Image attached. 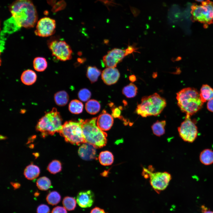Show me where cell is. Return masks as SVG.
I'll return each instance as SVG.
<instances>
[{
    "label": "cell",
    "instance_id": "obj_1",
    "mask_svg": "<svg viewBox=\"0 0 213 213\" xmlns=\"http://www.w3.org/2000/svg\"><path fill=\"white\" fill-rule=\"evenodd\" d=\"M9 10L12 16L9 20L15 30L33 27L36 23L37 13L31 0H16L10 6Z\"/></svg>",
    "mask_w": 213,
    "mask_h": 213
},
{
    "label": "cell",
    "instance_id": "obj_2",
    "mask_svg": "<svg viewBox=\"0 0 213 213\" xmlns=\"http://www.w3.org/2000/svg\"><path fill=\"white\" fill-rule=\"evenodd\" d=\"M176 99L181 111L190 116L200 110L204 104L199 93L193 88H186L181 90L176 93Z\"/></svg>",
    "mask_w": 213,
    "mask_h": 213
},
{
    "label": "cell",
    "instance_id": "obj_3",
    "mask_svg": "<svg viewBox=\"0 0 213 213\" xmlns=\"http://www.w3.org/2000/svg\"><path fill=\"white\" fill-rule=\"evenodd\" d=\"M97 117L84 120L81 119V126L85 142L96 148L105 146L107 143V134L96 125Z\"/></svg>",
    "mask_w": 213,
    "mask_h": 213
},
{
    "label": "cell",
    "instance_id": "obj_4",
    "mask_svg": "<svg viewBox=\"0 0 213 213\" xmlns=\"http://www.w3.org/2000/svg\"><path fill=\"white\" fill-rule=\"evenodd\" d=\"M166 105L165 100L157 93L142 98L141 102L137 106L135 112L143 117L157 116Z\"/></svg>",
    "mask_w": 213,
    "mask_h": 213
},
{
    "label": "cell",
    "instance_id": "obj_5",
    "mask_svg": "<svg viewBox=\"0 0 213 213\" xmlns=\"http://www.w3.org/2000/svg\"><path fill=\"white\" fill-rule=\"evenodd\" d=\"M62 119L56 108L46 113L39 119L36 126V130L41 133L43 137L48 135H53L56 133H59L62 125Z\"/></svg>",
    "mask_w": 213,
    "mask_h": 213
},
{
    "label": "cell",
    "instance_id": "obj_6",
    "mask_svg": "<svg viewBox=\"0 0 213 213\" xmlns=\"http://www.w3.org/2000/svg\"><path fill=\"white\" fill-rule=\"evenodd\" d=\"M65 141L77 145L85 143L81 126V119L78 122L66 121L59 133Z\"/></svg>",
    "mask_w": 213,
    "mask_h": 213
},
{
    "label": "cell",
    "instance_id": "obj_7",
    "mask_svg": "<svg viewBox=\"0 0 213 213\" xmlns=\"http://www.w3.org/2000/svg\"><path fill=\"white\" fill-rule=\"evenodd\" d=\"M191 19L204 24V27L213 23V2L206 0L198 5L194 4L191 7Z\"/></svg>",
    "mask_w": 213,
    "mask_h": 213
},
{
    "label": "cell",
    "instance_id": "obj_8",
    "mask_svg": "<svg viewBox=\"0 0 213 213\" xmlns=\"http://www.w3.org/2000/svg\"><path fill=\"white\" fill-rule=\"evenodd\" d=\"M151 166L147 168H143L142 175L145 178H150V183L153 189L158 193L165 190L172 179L171 174L167 172H154Z\"/></svg>",
    "mask_w": 213,
    "mask_h": 213
},
{
    "label": "cell",
    "instance_id": "obj_9",
    "mask_svg": "<svg viewBox=\"0 0 213 213\" xmlns=\"http://www.w3.org/2000/svg\"><path fill=\"white\" fill-rule=\"evenodd\" d=\"M48 45L52 56L55 57L57 59L65 61L72 58V50L65 41L53 39L50 41Z\"/></svg>",
    "mask_w": 213,
    "mask_h": 213
},
{
    "label": "cell",
    "instance_id": "obj_10",
    "mask_svg": "<svg viewBox=\"0 0 213 213\" xmlns=\"http://www.w3.org/2000/svg\"><path fill=\"white\" fill-rule=\"evenodd\" d=\"M190 115H186L185 120L178 128L180 137L185 142L192 143L196 139L198 134L197 127L192 121Z\"/></svg>",
    "mask_w": 213,
    "mask_h": 213
},
{
    "label": "cell",
    "instance_id": "obj_11",
    "mask_svg": "<svg viewBox=\"0 0 213 213\" xmlns=\"http://www.w3.org/2000/svg\"><path fill=\"white\" fill-rule=\"evenodd\" d=\"M55 21L50 17H45L38 22L34 33L41 37H47L54 34L55 31Z\"/></svg>",
    "mask_w": 213,
    "mask_h": 213
},
{
    "label": "cell",
    "instance_id": "obj_12",
    "mask_svg": "<svg viewBox=\"0 0 213 213\" xmlns=\"http://www.w3.org/2000/svg\"><path fill=\"white\" fill-rule=\"evenodd\" d=\"M125 56V50L115 48L103 57V62L106 67H116Z\"/></svg>",
    "mask_w": 213,
    "mask_h": 213
},
{
    "label": "cell",
    "instance_id": "obj_13",
    "mask_svg": "<svg viewBox=\"0 0 213 213\" xmlns=\"http://www.w3.org/2000/svg\"><path fill=\"white\" fill-rule=\"evenodd\" d=\"M120 73L115 67H106L101 73V78L105 83L110 85L116 83L120 77Z\"/></svg>",
    "mask_w": 213,
    "mask_h": 213
},
{
    "label": "cell",
    "instance_id": "obj_14",
    "mask_svg": "<svg viewBox=\"0 0 213 213\" xmlns=\"http://www.w3.org/2000/svg\"><path fill=\"white\" fill-rule=\"evenodd\" d=\"M94 193L91 190L82 191L78 194L76 201L80 206L82 208H87L91 206L94 202Z\"/></svg>",
    "mask_w": 213,
    "mask_h": 213
},
{
    "label": "cell",
    "instance_id": "obj_15",
    "mask_svg": "<svg viewBox=\"0 0 213 213\" xmlns=\"http://www.w3.org/2000/svg\"><path fill=\"white\" fill-rule=\"evenodd\" d=\"M96 148L91 144L88 143L82 144L79 148L78 154L83 159L90 160L96 158Z\"/></svg>",
    "mask_w": 213,
    "mask_h": 213
},
{
    "label": "cell",
    "instance_id": "obj_16",
    "mask_svg": "<svg viewBox=\"0 0 213 213\" xmlns=\"http://www.w3.org/2000/svg\"><path fill=\"white\" fill-rule=\"evenodd\" d=\"M113 121L112 117L106 112L104 111L97 118L96 124L102 130L107 131L111 128Z\"/></svg>",
    "mask_w": 213,
    "mask_h": 213
},
{
    "label": "cell",
    "instance_id": "obj_17",
    "mask_svg": "<svg viewBox=\"0 0 213 213\" xmlns=\"http://www.w3.org/2000/svg\"><path fill=\"white\" fill-rule=\"evenodd\" d=\"M199 160L203 164L208 166L213 164V151L207 148L202 150L199 155Z\"/></svg>",
    "mask_w": 213,
    "mask_h": 213
},
{
    "label": "cell",
    "instance_id": "obj_18",
    "mask_svg": "<svg viewBox=\"0 0 213 213\" xmlns=\"http://www.w3.org/2000/svg\"><path fill=\"white\" fill-rule=\"evenodd\" d=\"M37 78V75L34 71L28 69L22 72L20 79L22 82L24 84L30 85L35 82Z\"/></svg>",
    "mask_w": 213,
    "mask_h": 213
},
{
    "label": "cell",
    "instance_id": "obj_19",
    "mask_svg": "<svg viewBox=\"0 0 213 213\" xmlns=\"http://www.w3.org/2000/svg\"><path fill=\"white\" fill-rule=\"evenodd\" d=\"M40 173V170L37 166L31 164L27 166L25 169L24 174L28 179L33 180L37 178Z\"/></svg>",
    "mask_w": 213,
    "mask_h": 213
},
{
    "label": "cell",
    "instance_id": "obj_20",
    "mask_svg": "<svg viewBox=\"0 0 213 213\" xmlns=\"http://www.w3.org/2000/svg\"><path fill=\"white\" fill-rule=\"evenodd\" d=\"M199 95L204 103L208 101L213 98V89L207 84H204L201 88Z\"/></svg>",
    "mask_w": 213,
    "mask_h": 213
},
{
    "label": "cell",
    "instance_id": "obj_21",
    "mask_svg": "<svg viewBox=\"0 0 213 213\" xmlns=\"http://www.w3.org/2000/svg\"><path fill=\"white\" fill-rule=\"evenodd\" d=\"M99 159L101 165L109 166L113 163L114 159V156L112 153L109 151H103L100 153Z\"/></svg>",
    "mask_w": 213,
    "mask_h": 213
},
{
    "label": "cell",
    "instance_id": "obj_22",
    "mask_svg": "<svg viewBox=\"0 0 213 213\" xmlns=\"http://www.w3.org/2000/svg\"><path fill=\"white\" fill-rule=\"evenodd\" d=\"M54 99L57 105L59 106H63L67 103L69 97L66 92L62 91L55 93L54 96Z\"/></svg>",
    "mask_w": 213,
    "mask_h": 213
},
{
    "label": "cell",
    "instance_id": "obj_23",
    "mask_svg": "<svg viewBox=\"0 0 213 213\" xmlns=\"http://www.w3.org/2000/svg\"><path fill=\"white\" fill-rule=\"evenodd\" d=\"M100 105L97 101L91 99L86 103L85 108L87 112L91 114H95L98 113L100 109Z\"/></svg>",
    "mask_w": 213,
    "mask_h": 213
},
{
    "label": "cell",
    "instance_id": "obj_24",
    "mask_svg": "<svg viewBox=\"0 0 213 213\" xmlns=\"http://www.w3.org/2000/svg\"><path fill=\"white\" fill-rule=\"evenodd\" d=\"M33 65L36 71L41 72L44 71L47 67V62L46 59L42 57H35L33 60Z\"/></svg>",
    "mask_w": 213,
    "mask_h": 213
},
{
    "label": "cell",
    "instance_id": "obj_25",
    "mask_svg": "<svg viewBox=\"0 0 213 213\" xmlns=\"http://www.w3.org/2000/svg\"><path fill=\"white\" fill-rule=\"evenodd\" d=\"M101 73L100 70L95 66H89L87 69L86 75L91 83L97 81Z\"/></svg>",
    "mask_w": 213,
    "mask_h": 213
},
{
    "label": "cell",
    "instance_id": "obj_26",
    "mask_svg": "<svg viewBox=\"0 0 213 213\" xmlns=\"http://www.w3.org/2000/svg\"><path fill=\"white\" fill-rule=\"evenodd\" d=\"M166 121H157L151 126V129L154 135L157 136H160L165 133L164 127L166 125Z\"/></svg>",
    "mask_w": 213,
    "mask_h": 213
},
{
    "label": "cell",
    "instance_id": "obj_27",
    "mask_svg": "<svg viewBox=\"0 0 213 213\" xmlns=\"http://www.w3.org/2000/svg\"><path fill=\"white\" fill-rule=\"evenodd\" d=\"M83 106V104L81 102L77 99L73 100L69 104V109L72 113L79 114L82 112Z\"/></svg>",
    "mask_w": 213,
    "mask_h": 213
},
{
    "label": "cell",
    "instance_id": "obj_28",
    "mask_svg": "<svg viewBox=\"0 0 213 213\" xmlns=\"http://www.w3.org/2000/svg\"><path fill=\"white\" fill-rule=\"evenodd\" d=\"M137 90V86L134 84L131 83L124 87L122 93L127 98H131L136 96Z\"/></svg>",
    "mask_w": 213,
    "mask_h": 213
},
{
    "label": "cell",
    "instance_id": "obj_29",
    "mask_svg": "<svg viewBox=\"0 0 213 213\" xmlns=\"http://www.w3.org/2000/svg\"><path fill=\"white\" fill-rule=\"evenodd\" d=\"M36 183L38 188L42 191L48 190L51 186L50 180L48 178L45 176L42 177L38 179Z\"/></svg>",
    "mask_w": 213,
    "mask_h": 213
},
{
    "label": "cell",
    "instance_id": "obj_30",
    "mask_svg": "<svg viewBox=\"0 0 213 213\" xmlns=\"http://www.w3.org/2000/svg\"><path fill=\"white\" fill-rule=\"evenodd\" d=\"M61 196L57 192L54 191L50 192L47 195L46 200L50 204L56 205L60 201Z\"/></svg>",
    "mask_w": 213,
    "mask_h": 213
},
{
    "label": "cell",
    "instance_id": "obj_31",
    "mask_svg": "<svg viewBox=\"0 0 213 213\" xmlns=\"http://www.w3.org/2000/svg\"><path fill=\"white\" fill-rule=\"evenodd\" d=\"M77 203L75 199L72 197H65L62 201L64 207L68 211H72L75 209Z\"/></svg>",
    "mask_w": 213,
    "mask_h": 213
},
{
    "label": "cell",
    "instance_id": "obj_32",
    "mask_svg": "<svg viewBox=\"0 0 213 213\" xmlns=\"http://www.w3.org/2000/svg\"><path fill=\"white\" fill-rule=\"evenodd\" d=\"M62 167L60 162L57 160H54L51 162L47 167V170L51 173L55 174L60 172Z\"/></svg>",
    "mask_w": 213,
    "mask_h": 213
},
{
    "label": "cell",
    "instance_id": "obj_33",
    "mask_svg": "<svg viewBox=\"0 0 213 213\" xmlns=\"http://www.w3.org/2000/svg\"><path fill=\"white\" fill-rule=\"evenodd\" d=\"M78 97L81 101L85 102L90 98L91 96V92L86 88L81 89L78 93Z\"/></svg>",
    "mask_w": 213,
    "mask_h": 213
},
{
    "label": "cell",
    "instance_id": "obj_34",
    "mask_svg": "<svg viewBox=\"0 0 213 213\" xmlns=\"http://www.w3.org/2000/svg\"><path fill=\"white\" fill-rule=\"evenodd\" d=\"M50 209L47 205L41 204L39 205L37 209V213H49Z\"/></svg>",
    "mask_w": 213,
    "mask_h": 213
},
{
    "label": "cell",
    "instance_id": "obj_35",
    "mask_svg": "<svg viewBox=\"0 0 213 213\" xmlns=\"http://www.w3.org/2000/svg\"><path fill=\"white\" fill-rule=\"evenodd\" d=\"M51 213H67V209L64 207L57 206L54 208Z\"/></svg>",
    "mask_w": 213,
    "mask_h": 213
},
{
    "label": "cell",
    "instance_id": "obj_36",
    "mask_svg": "<svg viewBox=\"0 0 213 213\" xmlns=\"http://www.w3.org/2000/svg\"><path fill=\"white\" fill-rule=\"evenodd\" d=\"M130 8L131 12L134 17L138 16L140 14V10L137 8L130 6Z\"/></svg>",
    "mask_w": 213,
    "mask_h": 213
},
{
    "label": "cell",
    "instance_id": "obj_37",
    "mask_svg": "<svg viewBox=\"0 0 213 213\" xmlns=\"http://www.w3.org/2000/svg\"><path fill=\"white\" fill-rule=\"evenodd\" d=\"M121 114V111L117 108L113 109L112 110V115L114 117H118Z\"/></svg>",
    "mask_w": 213,
    "mask_h": 213
},
{
    "label": "cell",
    "instance_id": "obj_38",
    "mask_svg": "<svg viewBox=\"0 0 213 213\" xmlns=\"http://www.w3.org/2000/svg\"><path fill=\"white\" fill-rule=\"evenodd\" d=\"M136 49H135V47L133 46H129L125 50L126 56L135 51Z\"/></svg>",
    "mask_w": 213,
    "mask_h": 213
},
{
    "label": "cell",
    "instance_id": "obj_39",
    "mask_svg": "<svg viewBox=\"0 0 213 213\" xmlns=\"http://www.w3.org/2000/svg\"><path fill=\"white\" fill-rule=\"evenodd\" d=\"M207 108L209 111L213 112V98L208 101Z\"/></svg>",
    "mask_w": 213,
    "mask_h": 213
},
{
    "label": "cell",
    "instance_id": "obj_40",
    "mask_svg": "<svg viewBox=\"0 0 213 213\" xmlns=\"http://www.w3.org/2000/svg\"><path fill=\"white\" fill-rule=\"evenodd\" d=\"M90 213H106L104 210L98 207H95L91 210Z\"/></svg>",
    "mask_w": 213,
    "mask_h": 213
},
{
    "label": "cell",
    "instance_id": "obj_41",
    "mask_svg": "<svg viewBox=\"0 0 213 213\" xmlns=\"http://www.w3.org/2000/svg\"><path fill=\"white\" fill-rule=\"evenodd\" d=\"M201 208L202 213H213V211L209 210L204 205H202L201 206Z\"/></svg>",
    "mask_w": 213,
    "mask_h": 213
},
{
    "label": "cell",
    "instance_id": "obj_42",
    "mask_svg": "<svg viewBox=\"0 0 213 213\" xmlns=\"http://www.w3.org/2000/svg\"><path fill=\"white\" fill-rule=\"evenodd\" d=\"M136 78L135 75H132L129 77V80L132 82H134L135 81Z\"/></svg>",
    "mask_w": 213,
    "mask_h": 213
},
{
    "label": "cell",
    "instance_id": "obj_43",
    "mask_svg": "<svg viewBox=\"0 0 213 213\" xmlns=\"http://www.w3.org/2000/svg\"><path fill=\"white\" fill-rule=\"evenodd\" d=\"M12 185L14 187L15 185H16V188H17V187H19V184L17 183H13L12 184Z\"/></svg>",
    "mask_w": 213,
    "mask_h": 213
},
{
    "label": "cell",
    "instance_id": "obj_44",
    "mask_svg": "<svg viewBox=\"0 0 213 213\" xmlns=\"http://www.w3.org/2000/svg\"><path fill=\"white\" fill-rule=\"evenodd\" d=\"M196 1L199 2H202L204 1V0H195Z\"/></svg>",
    "mask_w": 213,
    "mask_h": 213
}]
</instances>
